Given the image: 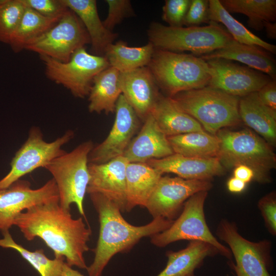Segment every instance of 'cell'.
<instances>
[{
  "mask_svg": "<svg viewBox=\"0 0 276 276\" xmlns=\"http://www.w3.org/2000/svg\"><path fill=\"white\" fill-rule=\"evenodd\" d=\"M14 225L25 238L42 240L54 254L55 258H63L72 267L86 269L84 254L89 250L87 243L91 230L83 218H73L70 210L63 209L59 200L31 206L19 214Z\"/></svg>",
  "mask_w": 276,
  "mask_h": 276,
  "instance_id": "6da1fadb",
  "label": "cell"
},
{
  "mask_svg": "<svg viewBox=\"0 0 276 276\" xmlns=\"http://www.w3.org/2000/svg\"><path fill=\"white\" fill-rule=\"evenodd\" d=\"M89 194L100 224L94 259L86 268L89 276H101L113 256L129 251L141 239L166 230L173 222L155 218L146 225L135 226L124 219L120 208L107 198L98 193Z\"/></svg>",
  "mask_w": 276,
  "mask_h": 276,
  "instance_id": "7a4b0ae2",
  "label": "cell"
},
{
  "mask_svg": "<svg viewBox=\"0 0 276 276\" xmlns=\"http://www.w3.org/2000/svg\"><path fill=\"white\" fill-rule=\"evenodd\" d=\"M216 135L219 144L217 157L224 168L245 165L253 170L256 181L270 182V171L275 168L276 156L262 137L249 129L232 131L223 128Z\"/></svg>",
  "mask_w": 276,
  "mask_h": 276,
  "instance_id": "3957f363",
  "label": "cell"
},
{
  "mask_svg": "<svg viewBox=\"0 0 276 276\" xmlns=\"http://www.w3.org/2000/svg\"><path fill=\"white\" fill-rule=\"evenodd\" d=\"M147 66L157 86L169 97L205 87L210 79L206 61L193 54L155 48Z\"/></svg>",
  "mask_w": 276,
  "mask_h": 276,
  "instance_id": "277c9868",
  "label": "cell"
},
{
  "mask_svg": "<svg viewBox=\"0 0 276 276\" xmlns=\"http://www.w3.org/2000/svg\"><path fill=\"white\" fill-rule=\"evenodd\" d=\"M204 130L213 135L220 129L237 125L240 98L210 86L179 93L171 97Z\"/></svg>",
  "mask_w": 276,
  "mask_h": 276,
  "instance_id": "5b68a950",
  "label": "cell"
},
{
  "mask_svg": "<svg viewBox=\"0 0 276 276\" xmlns=\"http://www.w3.org/2000/svg\"><path fill=\"white\" fill-rule=\"evenodd\" d=\"M148 36L156 49L179 53L189 51L202 56L224 47L233 38L218 23L206 26L173 27L154 22Z\"/></svg>",
  "mask_w": 276,
  "mask_h": 276,
  "instance_id": "8992f818",
  "label": "cell"
},
{
  "mask_svg": "<svg viewBox=\"0 0 276 276\" xmlns=\"http://www.w3.org/2000/svg\"><path fill=\"white\" fill-rule=\"evenodd\" d=\"M94 147L91 141L84 142L44 167L55 181L60 205L70 211L71 205L75 203L85 219L83 201L89 181L88 155Z\"/></svg>",
  "mask_w": 276,
  "mask_h": 276,
  "instance_id": "52a82bcc",
  "label": "cell"
},
{
  "mask_svg": "<svg viewBox=\"0 0 276 276\" xmlns=\"http://www.w3.org/2000/svg\"><path fill=\"white\" fill-rule=\"evenodd\" d=\"M208 191H200L191 196L184 203L182 211L171 226L150 237L151 243L163 247L180 240L200 241L216 248L221 255L228 259L232 257L227 247L220 243L210 231L204 212Z\"/></svg>",
  "mask_w": 276,
  "mask_h": 276,
  "instance_id": "ba28073f",
  "label": "cell"
},
{
  "mask_svg": "<svg viewBox=\"0 0 276 276\" xmlns=\"http://www.w3.org/2000/svg\"><path fill=\"white\" fill-rule=\"evenodd\" d=\"M39 57L44 63L47 78L78 98L88 96L95 76L110 66L105 57L90 54L85 47L77 50L66 62L45 56Z\"/></svg>",
  "mask_w": 276,
  "mask_h": 276,
  "instance_id": "9c48e42d",
  "label": "cell"
},
{
  "mask_svg": "<svg viewBox=\"0 0 276 276\" xmlns=\"http://www.w3.org/2000/svg\"><path fill=\"white\" fill-rule=\"evenodd\" d=\"M74 132L67 130L51 142L44 140L38 127H32L27 140L15 153L10 163L9 172L0 179V190L4 189L37 168H44L66 151L62 147L74 137Z\"/></svg>",
  "mask_w": 276,
  "mask_h": 276,
  "instance_id": "30bf717a",
  "label": "cell"
},
{
  "mask_svg": "<svg viewBox=\"0 0 276 276\" xmlns=\"http://www.w3.org/2000/svg\"><path fill=\"white\" fill-rule=\"evenodd\" d=\"M87 44H90V40L87 31L77 15L68 8L53 27L25 50L66 62L77 50Z\"/></svg>",
  "mask_w": 276,
  "mask_h": 276,
  "instance_id": "8fae6325",
  "label": "cell"
},
{
  "mask_svg": "<svg viewBox=\"0 0 276 276\" xmlns=\"http://www.w3.org/2000/svg\"><path fill=\"white\" fill-rule=\"evenodd\" d=\"M216 234L229 246L235 259L233 267L237 276H270L268 272L272 267L270 241H250L239 233L235 223L226 219L220 221Z\"/></svg>",
  "mask_w": 276,
  "mask_h": 276,
  "instance_id": "7c38bea8",
  "label": "cell"
},
{
  "mask_svg": "<svg viewBox=\"0 0 276 276\" xmlns=\"http://www.w3.org/2000/svg\"><path fill=\"white\" fill-rule=\"evenodd\" d=\"M212 187V183L210 180L162 176L145 208L153 218L173 220L191 196L200 191H208Z\"/></svg>",
  "mask_w": 276,
  "mask_h": 276,
  "instance_id": "4fadbf2b",
  "label": "cell"
},
{
  "mask_svg": "<svg viewBox=\"0 0 276 276\" xmlns=\"http://www.w3.org/2000/svg\"><path fill=\"white\" fill-rule=\"evenodd\" d=\"M55 200L59 195L53 178L36 189L29 181L20 179L0 190V231L9 230L17 216L28 208Z\"/></svg>",
  "mask_w": 276,
  "mask_h": 276,
  "instance_id": "5bb4252c",
  "label": "cell"
},
{
  "mask_svg": "<svg viewBox=\"0 0 276 276\" xmlns=\"http://www.w3.org/2000/svg\"><path fill=\"white\" fill-rule=\"evenodd\" d=\"M210 79L208 86L241 98L258 92L272 80L268 75L231 60L214 59L206 61Z\"/></svg>",
  "mask_w": 276,
  "mask_h": 276,
  "instance_id": "9a60e30c",
  "label": "cell"
},
{
  "mask_svg": "<svg viewBox=\"0 0 276 276\" xmlns=\"http://www.w3.org/2000/svg\"><path fill=\"white\" fill-rule=\"evenodd\" d=\"M114 123L106 138L94 147L88 155V163L103 164L120 156L133 139L139 125V118L123 95L116 103Z\"/></svg>",
  "mask_w": 276,
  "mask_h": 276,
  "instance_id": "2e32d148",
  "label": "cell"
},
{
  "mask_svg": "<svg viewBox=\"0 0 276 276\" xmlns=\"http://www.w3.org/2000/svg\"><path fill=\"white\" fill-rule=\"evenodd\" d=\"M128 163L123 155L103 164L88 163L89 181L86 193L103 195L125 212L126 170Z\"/></svg>",
  "mask_w": 276,
  "mask_h": 276,
  "instance_id": "e0dca14e",
  "label": "cell"
},
{
  "mask_svg": "<svg viewBox=\"0 0 276 276\" xmlns=\"http://www.w3.org/2000/svg\"><path fill=\"white\" fill-rule=\"evenodd\" d=\"M122 95L139 119L144 121L151 113L160 94L158 87L148 66L120 73Z\"/></svg>",
  "mask_w": 276,
  "mask_h": 276,
  "instance_id": "ac0fdd59",
  "label": "cell"
},
{
  "mask_svg": "<svg viewBox=\"0 0 276 276\" xmlns=\"http://www.w3.org/2000/svg\"><path fill=\"white\" fill-rule=\"evenodd\" d=\"M146 163L162 174L172 173L186 179L210 181L214 177L225 173V168L217 157H192L174 153L164 158L149 160Z\"/></svg>",
  "mask_w": 276,
  "mask_h": 276,
  "instance_id": "d6986e66",
  "label": "cell"
},
{
  "mask_svg": "<svg viewBox=\"0 0 276 276\" xmlns=\"http://www.w3.org/2000/svg\"><path fill=\"white\" fill-rule=\"evenodd\" d=\"M138 134L133 138L123 156L129 163H146L174 154L166 136L150 114Z\"/></svg>",
  "mask_w": 276,
  "mask_h": 276,
  "instance_id": "ffe728a7",
  "label": "cell"
},
{
  "mask_svg": "<svg viewBox=\"0 0 276 276\" xmlns=\"http://www.w3.org/2000/svg\"><path fill=\"white\" fill-rule=\"evenodd\" d=\"M272 54L260 47L240 43L233 38L224 47L200 57L205 61L214 59L237 61L275 80V60Z\"/></svg>",
  "mask_w": 276,
  "mask_h": 276,
  "instance_id": "44dd1931",
  "label": "cell"
},
{
  "mask_svg": "<svg viewBox=\"0 0 276 276\" xmlns=\"http://www.w3.org/2000/svg\"><path fill=\"white\" fill-rule=\"evenodd\" d=\"M79 18L89 36L92 54L104 56L107 47L118 34L107 29L101 21L95 0H62Z\"/></svg>",
  "mask_w": 276,
  "mask_h": 276,
  "instance_id": "7402d4cb",
  "label": "cell"
},
{
  "mask_svg": "<svg viewBox=\"0 0 276 276\" xmlns=\"http://www.w3.org/2000/svg\"><path fill=\"white\" fill-rule=\"evenodd\" d=\"M163 174L146 163H129L126 170L125 212L145 208Z\"/></svg>",
  "mask_w": 276,
  "mask_h": 276,
  "instance_id": "603a6c76",
  "label": "cell"
},
{
  "mask_svg": "<svg viewBox=\"0 0 276 276\" xmlns=\"http://www.w3.org/2000/svg\"><path fill=\"white\" fill-rule=\"evenodd\" d=\"M239 113L242 120L271 146L276 143V111L260 100L257 92L240 98Z\"/></svg>",
  "mask_w": 276,
  "mask_h": 276,
  "instance_id": "cb8c5ba5",
  "label": "cell"
},
{
  "mask_svg": "<svg viewBox=\"0 0 276 276\" xmlns=\"http://www.w3.org/2000/svg\"><path fill=\"white\" fill-rule=\"evenodd\" d=\"M218 254V249L209 243L191 241L182 249L166 252L167 265L156 276H196L195 271L202 265L204 259Z\"/></svg>",
  "mask_w": 276,
  "mask_h": 276,
  "instance_id": "d4e9b609",
  "label": "cell"
},
{
  "mask_svg": "<svg viewBox=\"0 0 276 276\" xmlns=\"http://www.w3.org/2000/svg\"><path fill=\"white\" fill-rule=\"evenodd\" d=\"M150 114L160 130L167 136L205 131L197 121L168 96L160 94Z\"/></svg>",
  "mask_w": 276,
  "mask_h": 276,
  "instance_id": "484cf974",
  "label": "cell"
},
{
  "mask_svg": "<svg viewBox=\"0 0 276 276\" xmlns=\"http://www.w3.org/2000/svg\"><path fill=\"white\" fill-rule=\"evenodd\" d=\"M120 75L118 70L109 66L95 76L88 96L90 112H115L116 103L122 94Z\"/></svg>",
  "mask_w": 276,
  "mask_h": 276,
  "instance_id": "4316f807",
  "label": "cell"
},
{
  "mask_svg": "<svg viewBox=\"0 0 276 276\" xmlns=\"http://www.w3.org/2000/svg\"><path fill=\"white\" fill-rule=\"evenodd\" d=\"M154 47L150 42L142 47H130L126 42L119 41L111 43L106 48L104 56L109 66L120 73L131 72L137 68L147 66Z\"/></svg>",
  "mask_w": 276,
  "mask_h": 276,
  "instance_id": "83f0119b",
  "label": "cell"
},
{
  "mask_svg": "<svg viewBox=\"0 0 276 276\" xmlns=\"http://www.w3.org/2000/svg\"><path fill=\"white\" fill-rule=\"evenodd\" d=\"M174 153L199 158L217 157L219 140L205 131L191 132L167 136Z\"/></svg>",
  "mask_w": 276,
  "mask_h": 276,
  "instance_id": "f1b7e54d",
  "label": "cell"
},
{
  "mask_svg": "<svg viewBox=\"0 0 276 276\" xmlns=\"http://www.w3.org/2000/svg\"><path fill=\"white\" fill-rule=\"evenodd\" d=\"M209 21L220 22L236 41L248 45L260 47L272 54L276 53V46L267 42L253 34L236 20L223 7L219 0H209Z\"/></svg>",
  "mask_w": 276,
  "mask_h": 276,
  "instance_id": "f546056e",
  "label": "cell"
},
{
  "mask_svg": "<svg viewBox=\"0 0 276 276\" xmlns=\"http://www.w3.org/2000/svg\"><path fill=\"white\" fill-rule=\"evenodd\" d=\"M59 19L45 17L26 6L9 45L14 53L22 51L30 42L43 35Z\"/></svg>",
  "mask_w": 276,
  "mask_h": 276,
  "instance_id": "4dcf8cb0",
  "label": "cell"
},
{
  "mask_svg": "<svg viewBox=\"0 0 276 276\" xmlns=\"http://www.w3.org/2000/svg\"><path fill=\"white\" fill-rule=\"evenodd\" d=\"M221 4L229 13H237L247 16L248 26L258 31L264 29L265 22L276 19L275 0H221Z\"/></svg>",
  "mask_w": 276,
  "mask_h": 276,
  "instance_id": "1f68e13d",
  "label": "cell"
},
{
  "mask_svg": "<svg viewBox=\"0 0 276 276\" xmlns=\"http://www.w3.org/2000/svg\"><path fill=\"white\" fill-rule=\"evenodd\" d=\"M0 247L11 248L17 251L40 274V276H62L65 260L63 258H48L42 248L32 251L17 243L9 230L2 232Z\"/></svg>",
  "mask_w": 276,
  "mask_h": 276,
  "instance_id": "d6a6232c",
  "label": "cell"
},
{
  "mask_svg": "<svg viewBox=\"0 0 276 276\" xmlns=\"http://www.w3.org/2000/svg\"><path fill=\"white\" fill-rule=\"evenodd\" d=\"M26 7L22 0H0V42L9 44Z\"/></svg>",
  "mask_w": 276,
  "mask_h": 276,
  "instance_id": "836d02e7",
  "label": "cell"
},
{
  "mask_svg": "<svg viewBox=\"0 0 276 276\" xmlns=\"http://www.w3.org/2000/svg\"><path fill=\"white\" fill-rule=\"evenodd\" d=\"M191 0H166L163 7L162 19L169 26L180 27L189 9Z\"/></svg>",
  "mask_w": 276,
  "mask_h": 276,
  "instance_id": "e575fe53",
  "label": "cell"
},
{
  "mask_svg": "<svg viewBox=\"0 0 276 276\" xmlns=\"http://www.w3.org/2000/svg\"><path fill=\"white\" fill-rule=\"evenodd\" d=\"M108 12L103 21L105 27L112 31L113 28L126 17L133 15L131 2L128 0H107Z\"/></svg>",
  "mask_w": 276,
  "mask_h": 276,
  "instance_id": "d590c367",
  "label": "cell"
},
{
  "mask_svg": "<svg viewBox=\"0 0 276 276\" xmlns=\"http://www.w3.org/2000/svg\"><path fill=\"white\" fill-rule=\"evenodd\" d=\"M25 5L49 18H60L67 10L62 0H22Z\"/></svg>",
  "mask_w": 276,
  "mask_h": 276,
  "instance_id": "8d00e7d4",
  "label": "cell"
},
{
  "mask_svg": "<svg viewBox=\"0 0 276 276\" xmlns=\"http://www.w3.org/2000/svg\"><path fill=\"white\" fill-rule=\"evenodd\" d=\"M258 206L269 232L276 234V196L272 192L263 196L258 202Z\"/></svg>",
  "mask_w": 276,
  "mask_h": 276,
  "instance_id": "74e56055",
  "label": "cell"
},
{
  "mask_svg": "<svg viewBox=\"0 0 276 276\" xmlns=\"http://www.w3.org/2000/svg\"><path fill=\"white\" fill-rule=\"evenodd\" d=\"M209 5L208 0H191L183 25L193 27L202 23L210 22L208 19Z\"/></svg>",
  "mask_w": 276,
  "mask_h": 276,
  "instance_id": "f35d334b",
  "label": "cell"
},
{
  "mask_svg": "<svg viewBox=\"0 0 276 276\" xmlns=\"http://www.w3.org/2000/svg\"><path fill=\"white\" fill-rule=\"evenodd\" d=\"M257 93L260 100L263 104L276 110V80H271Z\"/></svg>",
  "mask_w": 276,
  "mask_h": 276,
  "instance_id": "ab89813d",
  "label": "cell"
},
{
  "mask_svg": "<svg viewBox=\"0 0 276 276\" xmlns=\"http://www.w3.org/2000/svg\"><path fill=\"white\" fill-rule=\"evenodd\" d=\"M233 174L234 177L241 180L246 183L254 179L255 174L253 170L245 165H240L236 167Z\"/></svg>",
  "mask_w": 276,
  "mask_h": 276,
  "instance_id": "60d3db41",
  "label": "cell"
},
{
  "mask_svg": "<svg viewBox=\"0 0 276 276\" xmlns=\"http://www.w3.org/2000/svg\"><path fill=\"white\" fill-rule=\"evenodd\" d=\"M226 186L229 192L239 193L244 190L246 183L238 178L232 177L228 180Z\"/></svg>",
  "mask_w": 276,
  "mask_h": 276,
  "instance_id": "b9f144b4",
  "label": "cell"
},
{
  "mask_svg": "<svg viewBox=\"0 0 276 276\" xmlns=\"http://www.w3.org/2000/svg\"><path fill=\"white\" fill-rule=\"evenodd\" d=\"M264 28H265L267 36L269 38H276V23L270 21L265 22Z\"/></svg>",
  "mask_w": 276,
  "mask_h": 276,
  "instance_id": "7bdbcfd3",
  "label": "cell"
},
{
  "mask_svg": "<svg viewBox=\"0 0 276 276\" xmlns=\"http://www.w3.org/2000/svg\"><path fill=\"white\" fill-rule=\"evenodd\" d=\"M62 276H84L77 270L72 268L65 262L64 265Z\"/></svg>",
  "mask_w": 276,
  "mask_h": 276,
  "instance_id": "ee69618b",
  "label": "cell"
}]
</instances>
